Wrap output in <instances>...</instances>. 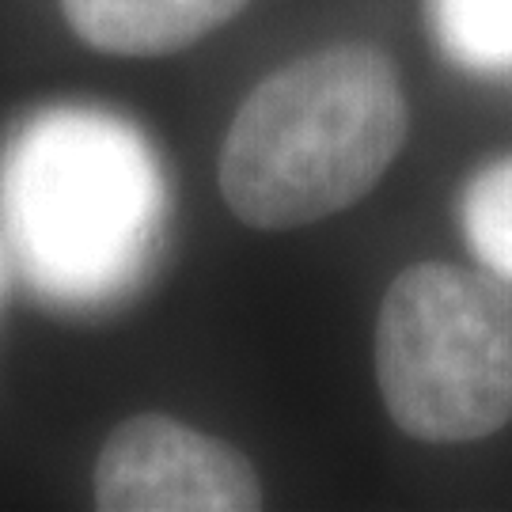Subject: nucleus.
<instances>
[{
    "label": "nucleus",
    "mask_w": 512,
    "mask_h": 512,
    "mask_svg": "<svg viewBox=\"0 0 512 512\" xmlns=\"http://www.w3.org/2000/svg\"><path fill=\"white\" fill-rule=\"evenodd\" d=\"M406 95L372 46H330L270 73L220 148V194L262 232L304 228L357 205L403 152Z\"/></svg>",
    "instance_id": "1"
},
{
    "label": "nucleus",
    "mask_w": 512,
    "mask_h": 512,
    "mask_svg": "<svg viewBox=\"0 0 512 512\" xmlns=\"http://www.w3.org/2000/svg\"><path fill=\"white\" fill-rule=\"evenodd\" d=\"M376 380L391 421L429 444L494 437L512 421V300L494 274L418 262L376 319Z\"/></svg>",
    "instance_id": "2"
},
{
    "label": "nucleus",
    "mask_w": 512,
    "mask_h": 512,
    "mask_svg": "<svg viewBox=\"0 0 512 512\" xmlns=\"http://www.w3.org/2000/svg\"><path fill=\"white\" fill-rule=\"evenodd\" d=\"M4 186L23 258L73 293L122 274L152 217L145 148L95 114H54L23 133Z\"/></svg>",
    "instance_id": "3"
},
{
    "label": "nucleus",
    "mask_w": 512,
    "mask_h": 512,
    "mask_svg": "<svg viewBox=\"0 0 512 512\" xmlns=\"http://www.w3.org/2000/svg\"><path fill=\"white\" fill-rule=\"evenodd\" d=\"M92 494L103 512L262 509L251 459L167 414H137L110 433L95 459Z\"/></svg>",
    "instance_id": "4"
},
{
    "label": "nucleus",
    "mask_w": 512,
    "mask_h": 512,
    "mask_svg": "<svg viewBox=\"0 0 512 512\" xmlns=\"http://www.w3.org/2000/svg\"><path fill=\"white\" fill-rule=\"evenodd\" d=\"M247 0H61L76 35L103 54L156 57L194 46Z\"/></svg>",
    "instance_id": "5"
},
{
    "label": "nucleus",
    "mask_w": 512,
    "mask_h": 512,
    "mask_svg": "<svg viewBox=\"0 0 512 512\" xmlns=\"http://www.w3.org/2000/svg\"><path fill=\"white\" fill-rule=\"evenodd\" d=\"M444 50L475 73H512V0H429Z\"/></svg>",
    "instance_id": "6"
},
{
    "label": "nucleus",
    "mask_w": 512,
    "mask_h": 512,
    "mask_svg": "<svg viewBox=\"0 0 512 512\" xmlns=\"http://www.w3.org/2000/svg\"><path fill=\"white\" fill-rule=\"evenodd\" d=\"M459 217L478 262L497 281H512V160L475 175L463 194Z\"/></svg>",
    "instance_id": "7"
}]
</instances>
